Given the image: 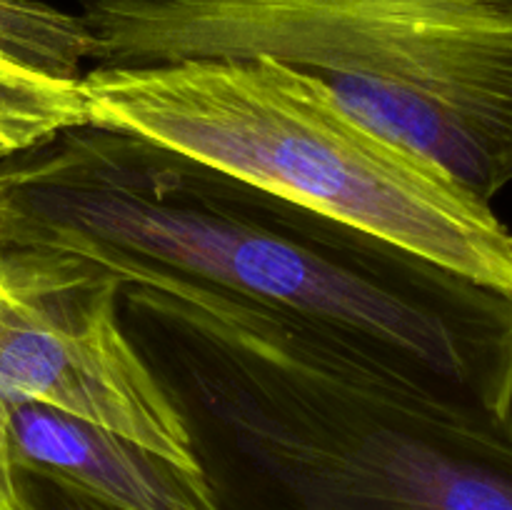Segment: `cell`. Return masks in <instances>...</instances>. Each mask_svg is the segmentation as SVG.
<instances>
[{
  "label": "cell",
  "mask_w": 512,
  "mask_h": 510,
  "mask_svg": "<svg viewBox=\"0 0 512 510\" xmlns=\"http://www.w3.org/2000/svg\"><path fill=\"white\" fill-rule=\"evenodd\" d=\"M0 243L213 285L512 415V293L118 130L0 160Z\"/></svg>",
  "instance_id": "6da1fadb"
},
{
  "label": "cell",
  "mask_w": 512,
  "mask_h": 510,
  "mask_svg": "<svg viewBox=\"0 0 512 510\" xmlns=\"http://www.w3.org/2000/svg\"><path fill=\"white\" fill-rule=\"evenodd\" d=\"M113 275L220 510H512V415L213 285Z\"/></svg>",
  "instance_id": "7a4b0ae2"
},
{
  "label": "cell",
  "mask_w": 512,
  "mask_h": 510,
  "mask_svg": "<svg viewBox=\"0 0 512 510\" xmlns=\"http://www.w3.org/2000/svg\"><path fill=\"white\" fill-rule=\"evenodd\" d=\"M93 65L273 58L478 198L512 183V0H78Z\"/></svg>",
  "instance_id": "3957f363"
},
{
  "label": "cell",
  "mask_w": 512,
  "mask_h": 510,
  "mask_svg": "<svg viewBox=\"0 0 512 510\" xmlns=\"http://www.w3.org/2000/svg\"><path fill=\"white\" fill-rule=\"evenodd\" d=\"M85 123L118 130L512 293V230L428 155L273 58L90 65Z\"/></svg>",
  "instance_id": "277c9868"
},
{
  "label": "cell",
  "mask_w": 512,
  "mask_h": 510,
  "mask_svg": "<svg viewBox=\"0 0 512 510\" xmlns=\"http://www.w3.org/2000/svg\"><path fill=\"white\" fill-rule=\"evenodd\" d=\"M120 290L123 280L80 255L0 243V510H20L10 418L25 403L200 473L183 418L120 323Z\"/></svg>",
  "instance_id": "5b68a950"
},
{
  "label": "cell",
  "mask_w": 512,
  "mask_h": 510,
  "mask_svg": "<svg viewBox=\"0 0 512 510\" xmlns=\"http://www.w3.org/2000/svg\"><path fill=\"white\" fill-rule=\"evenodd\" d=\"M10 460L13 470L55 475L120 510H220L200 473L38 403L13 410Z\"/></svg>",
  "instance_id": "8992f818"
},
{
  "label": "cell",
  "mask_w": 512,
  "mask_h": 510,
  "mask_svg": "<svg viewBox=\"0 0 512 510\" xmlns=\"http://www.w3.org/2000/svg\"><path fill=\"white\" fill-rule=\"evenodd\" d=\"M93 40L80 15L38 0H0V73L80 78Z\"/></svg>",
  "instance_id": "52a82bcc"
},
{
  "label": "cell",
  "mask_w": 512,
  "mask_h": 510,
  "mask_svg": "<svg viewBox=\"0 0 512 510\" xmlns=\"http://www.w3.org/2000/svg\"><path fill=\"white\" fill-rule=\"evenodd\" d=\"M83 123L80 78L0 73V160Z\"/></svg>",
  "instance_id": "ba28073f"
},
{
  "label": "cell",
  "mask_w": 512,
  "mask_h": 510,
  "mask_svg": "<svg viewBox=\"0 0 512 510\" xmlns=\"http://www.w3.org/2000/svg\"><path fill=\"white\" fill-rule=\"evenodd\" d=\"M15 493L20 510H120L95 495L38 470L15 468Z\"/></svg>",
  "instance_id": "9c48e42d"
}]
</instances>
